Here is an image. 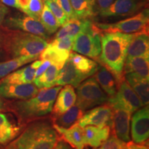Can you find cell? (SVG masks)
<instances>
[{"mask_svg":"<svg viewBox=\"0 0 149 149\" xmlns=\"http://www.w3.org/2000/svg\"><path fill=\"white\" fill-rule=\"evenodd\" d=\"M115 0H95V14L97 12L101 13L102 11L107 8Z\"/></svg>","mask_w":149,"mask_h":149,"instance_id":"obj_38","label":"cell"},{"mask_svg":"<svg viewBox=\"0 0 149 149\" xmlns=\"http://www.w3.org/2000/svg\"><path fill=\"white\" fill-rule=\"evenodd\" d=\"M74 37H64L61 38L54 39V40L48 44V46H54V47L59 48L61 50L70 51L72 50V44H73Z\"/></svg>","mask_w":149,"mask_h":149,"instance_id":"obj_36","label":"cell"},{"mask_svg":"<svg viewBox=\"0 0 149 149\" xmlns=\"http://www.w3.org/2000/svg\"><path fill=\"white\" fill-rule=\"evenodd\" d=\"M53 128L57 133L61 135L63 140L68 143L74 149H84V128L78 123L68 128H64L53 124Z\"/></svg>","mask_w":149,"mask_h":149,"instance_id":"obj_17","label":"cell"},{"mask_svg":"<svg viewBox=\"0 0 149 149\" xmlns=\"http://www.w3.org/2000/svg\"><path fill=\"white\" fill-rule=\"evenodd\" d=\"M72 50L77 53L97 59L101 53V42L97 31L91 21L74 37Z\"/></svg>","mask_w":149,"mask_h":149,"instance_id":"obj_7","label":"cell"},{"mask_svg":"<svg viewBox=\"0 0 149 149\" xmlns=\"http://www.w3.org/2000/svg\"><path fill=\"white\" fill-rule=\"evenodd\" d=\"M126 149H148V147L146 145L137 144L133 141H129L126 143Z\"/></svg>","mask_w":149,"mask_h":149,"instance_id":"obj_40","label":"cell"},{"mask_svg":"<svg viewBox=\"0 0 149 149\" xmlns=\"http://www.w3.org/2000/svg\"><path fill=\"white\" fill-rule=\"evenodd\" d=\"M59 70L55 66L51 64L41 75L33 80V84L39 89L49 88L56 86V80Z\"/></svg>","mask_w":149,"mask_h":149,"instance_id":"obj_31","label":"cell"},{"mask_svg":"<svg viewBox=\"0 0 149 149\" xmlns=\"http://www.w3.org/2000/svg\"><path fill=\"white\" fill-rule=\"evenodd\" d=\"M75 17L88 19L95 15V0H70Z\"/></svg>","mask_w":149,"mask_h":149,"instance_id":"obj_30","label":"cell"},{"mask_svg":"<svg viewBox=\"0 0 149 149\" xmlns=\"http://www.w3.org/2000/svg\"><path fill=\"white\" fill-rule=\"evenodd\" d=\"M44 6L43 0H30L29 6L24 13L26 15L40 21Z\"/></svg>","mask_w":149,"mask_h":149,"instance_id":"obj_33","label":"cell"},{"mask_svg":"<svg viewBox=\"0 0 149 149\" xmlns=\"http://www.w3.org/2000/svg\"><path fill=\"white\" fill-rule=\"evenodd\" d=\"M148 22L149 11L148 8H145L134 16L116 23H93V24L99 35L111 33L133 34L143 31H148Z\"/></svg>","mask_w":149,"mask_h":149,"instance_id":"obj_5","label":"cell"},{"mask_svg":"<svg viewBox=\"0 0 149 149\" xmlns=\"http://www.w3.org/2000/svg\"><path fill=\"white\" fill-rule=\"evenodd\" d=\"M54 149H74L68 143L61 139H59Z\"/></svg>","mask_w":149,"mask_h":149,"instance_id":"obj_42","label":"cell"},{"mask_svg":"<svg viewBox=\"0 0 149 149\" xmlns=\"http://www.w3.org/2000/svg\"><path fill=\"white\" fill-rule=\"evenodd\" d=\"M149 56L148 31L135 33L127 50L126 58Z\"/></svg>","mask_w":149,"mask_h":149,"instance_id":"obj_20","label":"cell"},{"mask_svg":"<svg viewBox=\"0 0 149 149\" xmlns=\"http://www.w3.org/2000/svg\"><path fill=\"white\" fill-rule=\"evenodd\" d=\"M125 77L126 82L137 95L143 105L148 106L149 102V79L141 77L133 72L125 74Z\"/></svg>","mask_w":149,"mask_h":149,"instance_id":"obj_21","label":"cell"},{"mask_svg":"<svg viewBox=\"0 0 149 149\" xmlns=\"http://www.w3.org/2000/svg\"><path fill=\"white\" fill-rule=\"evenodd\" d=\"M1 44H0V53H1Z\"/></svg>","mask_w":149,"mask_h":149,"instance_id":"obj_46","label":"cell"},{"mask_svg":"<svg viewBox=\"0 0 149 149\" xmlns=\"http://www.w3.org/2000/svg\"><path fill=\"white\" fill-rule=\"evenodd\" d=\"M87 78H88V76L78 70L72 64L70 59H68L64 66L59 70L56 80V86L69 84L74 88H77Z\"/></svg>","mask_w":149,"mask_h":149,"instance_id":"obj_15","label":"cell"},{"mask_svg":"<svg viewBox=\"0 0 149 149\" xmlns=\"http://www.w3.org/2000/svg\"><path fill=\"white\" fill-rule=\"evenodd\" d=\"M1 47L12 58L22 56H39L46 47V40L37 35L17 30H6L1 33Z\"/></svg>","mask_w":149,"mask_h":149,"instance_id":"obj_4","label":"cell"},{"mask_svg":"<svg viewBox=\"0 0 149 149\" xmlns=\"http://www.w3.org/2000/svg\"><path fill=\"white\" fill-rule=\"evenodd\" d=\"M148 0H115L105 10L100 13L103 17H125L135 14L146 4Z\"/></svg>","mask_w":149,"mask_h":149,"instance_id":"obj_11","label":"cell"},{"mask_svg":"<svg viewBox=\"0 0 149 149\" xmlns=\"http://www.w3.org/2000/svg\"><path fill=\"white\" fill-rule=\"evenodd\" d=\"M3 22L6 26L12 30H17L31 33L42 37L46 40L49 37L50 35L40 21L28 15L11 17Z\"/></svg>","mask_w":149,"mask_h":149,"instance_id":"obj_9","label":"cell"},{"mask_svg":"<svg viewBox=\"0 0 149 149\" xmlns=\"http://www.w3.org/2000/svg\"><path fill=\"white\" fill-rule=\"evenodd\" d=\"M90 22L88 19L72 18L68 19L61 26V29L56 33L55 38L58 39L64 37H74Z\"/></svg>","mask_w":149,"mask_h":149,"instance_id":"obj_25","label":"cell"},{"mask_svg":"<svg viewBox=\"0 0 149 149\" xmlns=\"http://www.w3.org/2000/svg\"><path fill=\"white\" fill-rule=\"evenodd\" d=\"M84 115V111L77 106L72 107L60 115L55 117L54 124L60 127L68 128L77 123Z\"/></svg>","mask_w":149,"mask_h":149,"instance_id":"obj_29","label":"cell"},{"mask_svg":"<svg viewBox=\"0 0 149 149\" xmlns=\"http://www.w3.org/2000/svg\"><path fill=\"white\" fill-rule=\"evenodd\" d=\"M68 59L78 70L88 77L95 74L99 65L95 61L77 53H70Z\"/></svg>","mask_w":149,"mask_h":149,"instance_id":"obj_27","label":"cell"},{"mask_svg":"<svg viewBox=\"0 0 149 149\" xmlns=\"http://www.w3.org/2000/svg\"><path fill=\"white\" fill-rule=\"evenodd\" d=\"M19 132L20 127L10 121L6 115L0 113V144H8Z\"/></svg>","mask_w":149,"mask_h":149,"instance_id":"obj_26","label":"cell"},{"mask_svg":"<svg viewBox=\"0 0 149 149\" xmlns=\"http://www.w3.org/2000/svg\"><path fill=\"white\" fill-rule=\"evenodd\" d=\"M52 109V113L55 117L60 115L74 105L76 102V93L71 85H64L59 91Z\"/></svg>","mask_w":149,"mask_h":149,"instance_id":"obj_18","label":"cell"},{"mask_svg":"<svg viewBox=\"0 0 149 149\" xmlns=\"http://www.w3.org/2000/svg\"><path fill=\"white\" fill-rule=\"evenodd\" d=\"M39 56H22L0 62V80L20 67L36 60Z\"/></svg>","mask_w":149,"mask_h":149,"instance_id":"obj_28","label":"cell"},{"mask_svg":"<svg viewBox=\"0 0 149 149\" xmlns=\"http://www.w3.org/2000/svg\"><path fill=\"white\" fill-rule=\"evenodd\" d=\"M42 60H35L31 64L14 70L0 80V84H29L33 83L35 72Z\"/></svg>","mask_w":149,"mask_h":149,"instance_id":"obj_16","label":"cell"},{"mask_svg":"<svg viewBox=\"0 0 149 149\" xmlns=\"http://www.w3.org/2000/svg\"><path fill=\"white\" fill-rule=\"evenodd\" d=\"M40 21L49 35L55 33L60 27L55 15L45 3H44V8H43Z\"/></svg>","mask_w":149,"mask_h":149,"instance_id":"obj_32","label":"cell"},{"mask_svg":"<svg viewBox=\"0 0 149 149\" xmlns=\"http://www.w3.org/2000/svg\"><path fill=\"white\" fill-rule=\"evenodd\" d=\"M30 0H17V3L18 6V9L24 12L29 6Z\"/></svg>","mask_w":149,"mask_h":149,"instance_id":"obj_43","label":"cell"},{"mask_svg":"<svg viewBox=\"0 0 149 149\" xmlns=\"http://www.w3.org/2000/svg\"><path fill=\"white\" fill-rule=\"evenodd\" d=\"M94 149H126V142L113 135L108 137L100 146Z\"/></svg>","mask_w":149,"mask_h":149,"instance_id":"obj_35","label":"cell"},{"mask_svg":"<svg viewBox=\"0 0 149 149\" xmlns=\"http://www.w3.org/2000/svg\"><path fill=\"white\" fill-rule=\"evenodd\" d=\"M109 97L92 77L87 78L77 87L75 106L84 112L109 101Z\"/></svg>","mask_w":149,"mask_h":149,"instance_id":"obj_6","label":"cell"},{"mask_svg":"<svg viewBox=\"0 0 149 149\" xmlns=\"http://www.w3.org/2000/svg\"><path fill=\"white\" fill-rule=\"evenodd\" d=\"M135 33L126 34L122 33H102L100 35L101 42L100 60L104 66L114 75L118 84L123 80V69L128 47Z\"/></svg>","mask_w":149,"mask_h":149,"instance_id":"obj_1","label":"cell"},{"mask_svg":"<svg viewBox=\"0 0 149 149\" xmlns=\"http://www.w3.org/2000/svg\"><path fill=\"white\" fill-rule=\"evenodd\" d=\"M80 126H113V110L108 104L94 108L87 112L77 122Z\"/></svg>","mask_w":149,"mask_h":149,"instance_id":"obj_12","label":"cell"},{"mask_svg":"<svg viewBox=\"0 0 149 149\" xmlns=\"http://www.w3.org/2000/svg\"><path fill=\"white\" fill-rule=\"evenodd\" d=\"M3 102L2 101V100H1V97H0V111H2V110L3 109Z\"/></svg>","mask_w":149,"mask_h":149,"instance_id":"obj_45","label":"cell"},{"mask_svg":"<svg viewBox=\"0 0 149 149\" xmlns=\"http://www.w3.org/2000/svg\"><path fill=\"white\" fill-rule=\"evenodd\" d=\"M44 3L47 5L53 14L57 19L59 26H62L67 21V17L56 0H46Z\"/></svg>","mask_w":149,"mask_h":149,"instance_id":"obj_34","label":"cell"},{"mask_svg":"<svg viewBox=\"0 0 149 149\" xmlns=\"http://www.w3.org/2000/svg\"><path fill=\"white\" fill-rule=\"evenodd\" d=\"M67 17V20L70 19L76 18L74 11L72 10L70 0H56Z\"/></svg>","mask_w":149,"mask_h":149,"instance_id":"obj_37","label":"cell"},{"mask_svg":"<svg viewBox=\"0 0 149 149\" xmlns=\"http://www.w3.org/2000/svg\"><path fill=\"white\" fill-rule=\"evenodd\" d=\"M109 105L119 106L127 109L131 113L144 107L142 102L133 88L123 79L120 83L118 91L113 97L109 99Z\"/></svg>","mask_w":149,"mask_h":149,"instance_id":"obj_8","label":"cell"},{"mask_svg":"<svg viewBox=\"0 0 149 149\" xmlns=\"http://www.w3.org/2000/svg\"><path fill=\"white\" fill-rule=\"evenodd\" d=\"M39 88L33 83L0 84V97L24 100L36 95Z\"/></svg>","mask_w":149,"mask_h":149,"instance_id":"obj_13","label":"cell"},{"mask_svg":"<svg viewBox=\"0 0 149 149\" xmlns=\"http://www.w3.org/2000/svg\"><path fill=\"white\" fill-rule=\"evenodd\" d=\"M1 1L4 5L13 7V8L18 9V6H17V0H1Z\"/></svg>","mask_w":149,"mask_h":149,"instance_id":"obj_44","label":"cell"},{"mask_svg":"<svg viewBox=\"0 0 149 149\" xmlns=\"http://www.w3.org/2000/svg\"><path fill=\"white\" fill-rule=\"evenodd\" d=\"M123 72L135 73L141 77L149 79V56L126 58Z\"/></svg>","mask_w":149,"mask_h":149,"instance_id":"obj_22","label":"cell"},{"mask_svg":"<svg viewBox=\"0 0 149 149\" xmlns=\"http://www.w3.org/2000/svg\"><path fill=\"white\" fill-rule=\"evenodd\" d=\"M84 143L86 146L97 148L107 140L111 133V126L99 127L95 126H86L84 127Z\"/></svg>","mask_w":149,"mask_h":149,"instance_id":"obj_19","label":"cell"},{"mask_svg":"<svg viewBox=\"0 0 149 149\" xmlns=\"http://www.w3.org/2000/svg\"><path fill=\"white\" fill-rule=\"evenodd\" d=\"M43 1H46V0H43Z\"/></svg>","mask_w":149,"mask_h":149,"instance_id":"obj_47","label":"cell"},{"mask_svg":"<svg viewBox=\"0 0 149 149\" xmlns=\"http://www.w3.org/2000/svg\"><path fill=\"white\" fill-rule=\"evenodd\" d=\"M111 107L113 110V126L115 135L122 141L128 142L130 141V122L132 113L119 106Z\"/></svg>","mask_w":149,"mask_h":149,"instance_id":"obj_14","label":"cell"},{"mask_svg":"<svg viewBox=\"0 0 149 149\" xmlns=\"http://www.w3.org/2000/svg\"><path fill=\"white\" fill-rule=\"evenodd\" d=\"M59 140L58 133L47 120L31 124L6 149H54Z\"/></svg>","mask_w":149,"mask_h":149,"instance_id":"obj_2","label":"cell"},{"mask_svg":"<svg viewBox=\"0 0 149 149\" xmlns=\"http://www.w3.org/2000/svg\"><path fill=\"white\" fill-rule=\"evenodd\" d=\"M61 88V86L41 88L33 97L13 103L11 109L22 122L37 120L51 113L56 97Z\"/></svg>","mask_w":149,"mask_h":149,"instance_id":"obj_3","label":"cell"},{"mask_svg":"<svg viewBox=\"0 0 149 149\" xmlns=\"http://www.w3.org/2000/svg\"><path fill=\"white\" fill-rule=\"evenodd\" d=\"M131 136L133 141L145 144L149 136V109L144 106L136 111L131 119Z\"/></svg>","mask_w":149,"mask_h":149,"instance_id":"obj_10","label":"cell"},{"mask_svg":"<svg viewBox=\"0 0 149 149\" xmlns=\"http://www.w3.org/2000/svg\"><path fill=\"white\" fill-rule=\"evenodd\" d=\"M70 51L61 50L47 44L44 51L40 53L41 60H47L60 70L69 57Z\"/></svg>","mask_w":149,"mask_h":149,"instance_id":"obj_24","label":"cell"},{"mask_svg":"<svg viewBox=\"0 0 149 149\" xmlns=\"http://www.w3.org/2000/svg\"><path fill=\"white\" fill-rule=\"evenodd\" d=\"M51 62L47 60H42V63L40 65V66L37 68L36 72H35V78H36L39 76L41 75L43 72L47 69V68L51 66Z\"/></svg>","mask_w":149,"mask_h":149,"instance_id":"obj_39","label":"cell"},{"mask_svg":"<svg viewBox=\"0 0 149 149\" xmlns=\"http://www.w3.org/2000/svg\"><path fill=\"white\" fill-rule=\"evenodd\" d=\"M8 9L6 6L0 3V25L3 23L5 19V17L8 13Z\"/></svg>","mask_w":149,"mask_h":149,"instance_id":"obj_41","label":"cell"},{"mask_svg":"<svg viewBox=\"0 0 149 149\" xmlns=\"http://www.w3.org/2000/svg\"><path fill=\"white\" fill-rule=\"evenodd\" d=\"M93 77L108 97H113L116 94L117 88L115 78L106 67L98 66L97 70L95 72Z\"/></svg>","mask_w":149,"mask_h":149,"instance_id":"obj_23","label":"cell"}]
</instances>
